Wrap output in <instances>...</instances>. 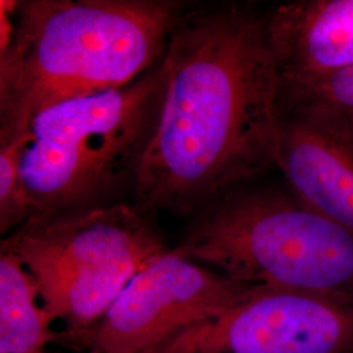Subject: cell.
<instances>
[{"mask_svg": "<svg viewBox=\"0 0 353 353\" xmlns=\"http://www.w3.org/2000/svg\"><path fill=\"white\" fill-rule=\"evenodd\" d=\"M151 219L123 203L26 221L1 240L33 279L62 339L83 344L121 292L152 259L168 252Z\"/></svg>", "mask_w": 353, "mask_h": 353, "instance_id": "5b68a950", "label": "cell"}, {"mask_svg": "<svg viewBox=\"0 0 353 353\" xmlns=\"http://www.w3.org/2000/svg\"><path fill=\"white\" fill-rule=\"evenodd\" d=\"M161 61L135 81L50 106L21 135L30 219L110 201L135 186L161 99Z\"/></svg>", "mask_w": 353, "mask_h": 353, "instance_id": "3957f363", "label": "cell"}, {"mask_svg": "<svg viewBox=\"0 0 353 353\" xmlns=\"http://www.w3.org/2000/svg\"><path fill=\"white\" fill-rule=\"evenodd\" d=\"M313 106L353 123V67L280 92V106Z\"/></svg>", "mask_w": 353, "mask_h": 353, "instance_id": "8fae6325", "label": "cell"}, {"mask_svg": "<svg viewBox=\"0 0 353 353\" xmlns=\"http://www.w3.org/2000/svg\"><path fill=\"white\" fill-rule=\"evenodd\" d=\"M280 92L353 67V0H297L265 16Z\"/></svg>", "mask_w": 353, "mask_h": 353, "instance_id": "9c48e42d", "label": "cell"}, {"mask_svg": "<svg viewBox=\"0 0 353 353\" xmlns=\"http://www.w3.org/2000/svg\"><path fill=\"white\" fill-rule=\"evenodd\" d=\"M176 250L252 287L353 299V234L293 192L232 189Z\"/></svg>", "mask_w": 353, "mask_h": 353, "instance_id": "277c9868", "label": "cell"}, {"mask_svg": "<svg viewBox=\"0 0 353 353\" xmlns=\"http://www.w3.org/2000/svg\"><path fill=\"white\" fill-rule=\"evenodd\" d=\"M21 138L0 143V232L10 234L30 217V203L26 195L20 169Z\"/></svg>", "mask_w": 353, "mask_h": 353, "instance_id": "7c38bea8", "label": "cell"}, {"mask_svg": "<svg viewBox=\"0 0 353 353\" xmlns=\"http://www.w3.org/2000/svg\"><path fill=\"white\" fill-rule=\"evenodd\" d=\"M141 353H353V299L255 287Z\"/></svg>", "mask_w": 353, "mask_h": 353, "instance_id": "8992f818", "label": "cell"}, {"mask_svg": "<svg viewBox=\"0 0 353 353\" xmlns=\"http://www.w3.org/2000/svg\"><path fill=\"white\" fill-rule=\"evenodd\" d=\"M51 323L26 267L0 252V353L42 352L48 343L63 341Z\"/></svg>", "mask_w": 353, "mask_h": 353, "instance_id": "30bf717a", "label": "cell"}, {"mask_svg": "<svg viewBox=\"0 0 353 353\" xmlns=\"http://www.w3.org/2000/svg\"><path fill=\"white\" fill-rule=\"evenodd\" d=\"M164 83L134 208L201 211L274 165L280 79L265 16L245 6L185 11L161 58Z\"/></svg>", "mask_w": 353, "mask_h": 353, "instance_id": "6da1fadb", "label": "cell"}, {"mask_svg": "<svg viewBox=\"0 0 353 353\" xmlns=\"http://www.w3.org/2000/svg\"><path fill=\"white\" fill-rule=\"evenodd\" d=\"M183 13L161 0L19 1L0 51V143L50 106L139 79L161 61Z\"/></svg>", "mask_w": 353, "mask_h": 353, "instance_id": "7a4b0ae2", "label": "cell"}, {"mask_svg": "<svg viewBox=\"0 0 353 353\" xmlns=\"http://www.w3.org/2000/svg\"><path fill=\"white\" fill-rule=\"evenodd\" d=\"M252 285L169 249L131 279L81 345L96 353H141L178 330L225 313Z\"/></svg>", "mask_w": 353, "mask_h": 353, "instance_id": "52a82bcc", "label": "cell"}, {"mask_svg": "<svg viewBox=\"0 0 353 353\" xmlns=\"http://www.w3.org/2000/svg\"><path fill=\"white\" fill-rule=\"evenodd\" d=\"M38 353H45V352H43V351H42V352H38Z\"/></svg>", "mask_w": 353, "mask_h": 353, "instance_id": "4fadbf2b", "label": "cell"}, {"mask_svg": "<svg viewBox=\"0 0 353 353\" xmlns=\"http://www.w3.org/2000/svg\"><path fill=\"white\" fill-rule=\"evenodd\" d=\"M274 165L290 191L353 234V123L313 106H280Z\"/></svg>", "mask_w": 353, "mask_h": 353, "instance_id": "ba28073f", "label": "cell"}]
</instances>
